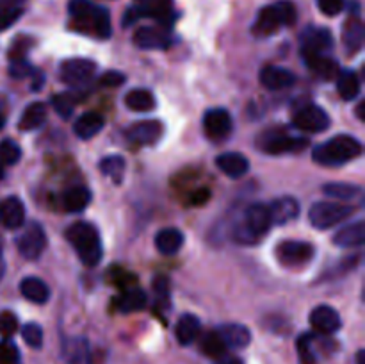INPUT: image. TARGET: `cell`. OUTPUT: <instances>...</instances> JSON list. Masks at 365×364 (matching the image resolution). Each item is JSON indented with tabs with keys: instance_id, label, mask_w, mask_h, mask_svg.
I'll return each mask as SVG.
<instances>
[{
	"instance_id": "cell-41",
	"label": "cell",
	"mask_w": 365,
	"mask_h": 364,
	"mask_svg": "<svg viewBox=\"0 0 365 364\" xmlns=\"http://www.w3.org/2000/svg\"><path fill=\"white\" fill-rule=\"evenodd\" d=\"M21 338L25 339L29 346L39 348L43 345V328L38 323H27L21 328Z\"/></svg>"
},
{
	"instance_id": "cell-21",
	"label": "cell",
	"mask_w": 365,
	"mask_h": 364,
	"mask_svg": "<svg viewBox=\"0 0 365 364\" xmlns=\"http://www.w3.org/2000/svg\"><path fill=\"white\" fill-rule=\"evenodd\" d=\"M216 166L230 178H241L242 175L248 173L250 170L248 159H246L242 153H237V152H227L217 156Z\"/></svg>"
},
{
	"instance_id": "cell-33",
	"label": "cell",
	"mask_w": 365,
	"mask_h": 364,
	"mask_svg": "<svg viewBox=\"0 0 365 364\" xmlns=\"http://www.w3.org/2000/svg\"><path fill=\"white\" fill-rule=\"evenodd\" d=\"M228 346L225 345V341L221 339L220 332L210 330L207 334H203V338L200 339V350H202L203 355L210 357V359H223L225 353H227Z\"/></svg>"
},
{
	"instance_id": "cell-43",
	"label": "cell",
	"mask_w": 365,
	"mask_h": 364,
	"mask_svg": "<svg viewBox=\"0 0 365 364\" xmlns=\"http://www.w3.org/2000/svg\"><path fill=\"white\" fill-rule=\"evenodd\" d=\"M18 328V318L9 310L0 313V335L4 338H11Z\"/></svg>"
},
{
	"instance_id": "cell-40",
	"label": "cell",
	"mask_w": 365,
	"mask_h": 364,
	"mask_svg": "<svg viewBox=\"0 0 365 364\" xmlns=\"http://www.w3.org/2000/svg\"><path fill=\"white\" fill-rule=\"evenodd\" d=\"M298 353L302 364H316V352H314V335L303 334L298 339Z\"/></svg>"
},
{
	"instance_id": "cell-50",
	"label": "cell",
	"mask_w": 365,
	"mask_h": 364,
	"mask_svg": "<svg viewBox=\"0 0 365 364\" xmlns=\"http://www.w3.org/2000/svg\"><path fill=\"white\" fill-rule=\"evenodd\" d=\"M356 364H365V352H364V350H359V353H356Z\"/></svg>"
},
{
	"instance_id": "cell-48",
	"label": "cell",
	"mask_w": 365,
	"mask_h": 364,
	"mask_svg": "<svg viewBox=\"0 0 365 364\" xmlns=\"http://www.w3.org/2000/svg\"><path fill=\"white\" fill-rule=\"evenodd\" d=\"M364 106H365V102L362 100V102L359 103V107H356V114H359V118L362 121H365V114H364Z\"/></svg>"
},
{
	"instance_id": "cell-36",
	"label": "cell",
	"mask_w": 365,
	"mask_h": 364,
	"mask_svg": "<svg viewBox=\"0 0 365 364\" xmlns=\"http://www.w3.org/2000/svg\"><path fill=\"white\" fill-rule=\"evenodd\" d=\"M323 193L337 200H353L362 195V188L356 184H349V182H330V184L323 186Z\"/></svg>"
},
{
	"instance_id": "cell-29",
	"label": "cell",
	"mask_w": 365,
	"mask_h": 364,
	"mask_svg": "<svg viewBox=\"0 0 365 364\" xmlns=\"http://www.w3.org/2000/svg\"><path fill=\"white\" fill-rule=\"evenodd\" d=\"M20 291L29 302L45 303L50 298V289L41 278L38 277H25L20 282Z\"/></svg>"
},
{
	"instance_id": "cell-37",
	"label": "cell",
	"mask_w": 365,
	"mask_h": 364,
	"mask_svg": "<svg viewBox=\"0 0 365 364\" xmlns=\"http://www.w3.org/2000/svg\"><path fill=\"white\" fill-rule=\"evenodd\" d=\"M100 171L113 178L114 184H121L125 175V159L121 156H107L100 161Z\"/></svg>"
},
{
	"instance_id": "cell-26",
	"label": "cell",
	"mask_w": 365,
	"mask_h": 364,
	"mask_svg": "<svg viewBox=\"0 0 365 364\" xmlns=\"http://www.w3.org/2000/svg\"><path fill=\"white\" fill-rule=\"evenodd\" d=\"M184 245V234L178 228H163L155 236V248L164 256H173Z\"/></svg>"
},
{
	"instance_id": "cell-34",
	"label": "cell",
	"mask_w": 365,
	"mask_h": 364,
	"mask_svg": "<svg viewBox=\"0 0 365 364\" xmlns=\"http://www.w3.org/2000/svg\"><path fill=\"white\" fill-rule=\"evenodd\" d=\"M337 89L344 100H355L360 95V79L355 71L344 70L337 75Z\"/></svg>"
},
{
	"instance_id": "cell-52",
	"label": "cell",
	"mask_w": 365,
	"mask_h": 364,
	"mask_svg": "<svg viewBox=\"0 0 365 364\" xmlns=\"http://www.w3.org/2000/svg\"><path fill=\"white\" fill-rule=\"evenodd\" d=\"M4 123H6V118H4V116H2V114H0V128H2V127H4Z\"/></svg>"
},
{
	"instance_id": "cell-5",
	"label": "cell",
	"mask_w": 365,
	"mask_h": 364,
	"mask_svg": "<svg viewBox=\"0 0 365 364\" xmlns=\"http://www.w3.org/2000/svg\"><path fill=\"white\" fill-rule=\"evenodd\" d=\"M271 228L269 209L266 203H252L242 214L241 221L235 223L234 238L235 241L252 245L257 243L264 234H267Z\"/></svg>"
},
{
	"instance_id": "cell-23",
	"label": "cell",
	"mask_w": 365,
	"mask_h": 364,
	"mask_svg": "<svg viewBox=\"0 0 365 364\" xmlns=\"http://www.w3.org/2000/svg\"><path fill=\"white\" fill-rule=\"evenodd\" d=\"M146 303H148V296L143 289L139 288H130L125 289L116 300H114V307L120 313H134V310L145 309Z\"/></svg>"
},
{
	"instance_id": "cell-16",
	"label": "cell",
	"mask_w": 365,
	"mask_h": 364,
	"mask_svg": "<svg viewBox=\"0 0 365 364\" xmlns=\"http://www.w3.org/2000/svg\"><path fill=\"white\" fill-rule=\"evenodd\" d=\"M134 43L143 50H166L171 46V36L163 29L139 27L134 34Z\"/></svg>"
},
{
	"instance_id": "cell-32",
	"label": "cell",
	"mask_w": 365,
	"mask_h": 364,
	"mask_svg": "<svg viewBox=\"0 0 365 364\" xmlns=\"http://www.w3.org/2000/svg\"><path fill=\"white\" fill-rule=\"evenodd\" d=\"M64 357L70 364H91L89 345L84 338H73L64 345Z\"/></svg>"
},
{
	"instance_id": "cell-8",
	"label": "cell",
	"mask_w": 365,
	"mask_h": 364,
	"mask_svg": "<svg viewBox=\"0 0 365 364\" xmlns=\"http://www.w3.org/2000/svg\"><path fill=\"white\" fill-rule=\"evenodd\" d=\"M292 123L299 131L317 134L330 127V116L323 107L316 106V103H307L292 114Z\"/></svg>"
},
{
	"instance_id": "cell-1",
	"label": "cell",
	"mask_w": 365,
	"mask_h": 364,
	"mask_svg": "<svg viewBox=\"0 0 365 364\" xmlns=\"http://www.w3.org/2000/svg\"><path fill=\"white\" fill-rule=\"evenodd\" d=\"M68 11L71 16V25L78 32L107 39L113 34L110 29L109 11L102 6H96L91 0H70Z\"/></svg>"
},
{
	"instance_id": "cell-19",
	"label": "cell",
	"mask_w": 365,
	"mask_h": 364,
	"mask_svg": "<svg viewBox=\"0 0 365 364\" xmlns=\"http://www.w3.org/2000/svg\"><path fill=\"white\" fill-rule=\"evenodd\" d=\"M267 209H269L271 225H285L298 218L299 202L294 196H284V198L274 200L271 206H267Z\"/></svg>"
},
{
	"instance_id": "cell-22",
	"label": "cell",
	"mask_w": 365,
	"mask_h": 364,
	"mask_svg": "<svg viewBox=\"0 0 365 364\" xmlns=\"http://www.w3.org/2000/svg\"><path fill=\"white\" fill-rule=\"evenodd\" d=\"M365 241V221H355L351 225H344L334 236V245L341 248H353L364 245Z\"/></svg>"
},
{
	"instance_id": "cell-9",
	"label": "cell",
	"mask_w": 365,
	"mask_h": 364,
	"mask_svg": "<svg viewBox=\"0 0 365 364\" xmlns=\"http://www.w3.org/2000/svg\"><path fill=\"white\" fill-rule=\"evenodd\" d=\"M334 36L328 29L309 27L302 34V56H330Z\"/></svg>"
},
{
	"instance_id": "cell-28",
	"label": "cell",
	"mask_w": 365,
	"mask_h": 364,
	"mask_svg": "<svg viewBox=\"0 0 365 364\" xmlns=\"http://www.w3.org/2000/svg\"><path fill=\"white\" fill-rule=\"evenodd\" d=\"M303 61L307 63V66L314 71V74L319 75L321 79H337L339 75V64L337 61L331 59L330 56H305Z\"/></svg>"
},
{
	"instance_id": "cell-42",
	"label": "cell",
	"mask_w": 365,
	"mask_h": 364,
	"mask_svg": "<svg viewBox=\"0 0 365 364\" xmlns=\"http://www.w3.org/2000/svg\"><path fill=\"white\" fill-rule=\"evenodd\" d=\"M9 74L13 75L14 79H25V77H31V75L38 74L34 66L31 63H27L25 59H13L11 61V66H9Z\"/></svg>"
},
{
	"instance_id": "cell-35",
	"label": "cell",
	"mask_w": 365,
	"mask_h": 364,
	"mask_svg": "<svg viewBox=\"0 0 365 364\" xmlns=\"http://www.w3.org/2000/svg\"><path fill=\"white\" fill-rule=\"evenodd\" d=\"M125 106L130 111H138V113H146V111L155 107V98L148 89H132L125 96Z\"/></svg>"
},
{
	"instance_id": "cell-11",
	"label": "cell",
	"mask_w": 365,
	"mask_h": 364,
	"mask_svg": "<svg viewBox=\"0 0 365 364\" xmlns=\"http://www.w3.org/2000/svg\"><path fill=\"white\" fill-rule=\"evenodd\" d=\"M277 257L284 266L298 268L312 261L314 257V246L307 241H294L289 239L278 245Z\"/></svg>"
},
{
	"instance_id": "cell-47",
	"label": "cell",
	"mask_w": 365,
	"mask_h": 364,
	"mask_svg": "<svg viewBox=\"0 0 365 364\" xmlns=\"http://www.w3.org/2000/svg\"><path fill=\"white\" fill-rule=\"evenodd\" d=\"M207 200H209V191H207V189H200V191H196L195 195H192V203H196V206L207 202Z\"/></svg>"
},
{
	"instance_id": "cell-46",
	"label": "cell",
	"mask_w": 365,
	"mask_h": 364,
	"mask_svg": "<svg viewBox=\"0 0 365 364\" xmlns=\"http://www.w3.org/2000/svg\"><path fill=\"white\" fill-rule=\"evenodd\" d=\"M125 82V75L120 74V71H107V74L102 75L100 79V84L109 86V88H116V86H121Z\"/></svg>"
},
{
	"instance_id": "cell-10",
	"label": "cell",
	"mask_w": 365,
	"mask_h": 364,
	"mask_svg": "<svg viewBox=\"0 0 365 364\" xmlns=\"http://www.w3.org/2000/svg\"><path fill=\"white\" fill-rule=\"evenodd\" d=\"M16 246L18 252H20L25 259H38L46 246V234L45 231H43L41 225L36 223V221L27 225L25 231L20 234V238L16 239Z\"/></svg>"
},
{
	"instance_id": "cell-7",
	"label": "cell",
	"mask_w": 365,
	"mask_h": 364,
	"mask_svg": "<svg viewBox=\"0 0 365 364\" xmlns=\"http://www.w3.org/2000/svg\"><path fill=\"white\" fill-rule=\"evenodd\" d=\"M353 214V207L346 206V203L339 202H317L310 207L309 218L310 223L317 228V231H327V228L335 227V225L342 223L346 218Z\"/></svg>"
},
{
	"instance_id": "cell-49",
	"label": "cell",
	"mask_w": 365,
	"mask_h": 364,
	"mask_svg": "<svg viewBox=\"0 0 365 364\" xmlns=\"http://www.w3.org/2000/svg\"><path fill=\"white\" fill-rule=\"evenodd\" d=\"M4 268H6V263H4V253H2V245H0V278L4 275Z\"/></svg>"
},
{
	"instance_id": "cell-14",
	"label": "cell",
	"mask_w": 365,
	"mask_h": 364,
	"mask_svg": "<svg viewBox=\"0 0 365 364\" xmlns=\"http://www.w3.org/2000/svg\"><path fill=\"white\" fill-rule=\"evenodd\" d=\"M232 127H234V121H232L228 111L225 109H210L203 116V131H205L207 138L214 139V141L228 138Z\"/></svg>"
},
{
	"instance_id": "cell-44",
	"label": "cell",
	"mask_w": 365,
	"mask_h": 364,
	"mask_svg": "<svg viewBox=\"0 0 365 364\" xmlns=\"http://www.w3.org/2000/svg\"><path fill=\"white\" fill-rule=\"evenodd\" d=\"M20 353L18 348L11 341L0 343V364H18Z\"/></svg>"
},
{
	"instance_id": "cell-25",
	"label": "cell",
	"mask_w": 365,
	"mask_h": 364,
	"mask_svg": "<svg viewBox=\"0 0 365 364\" xmlns=\"http://www.w3.org/2000/svg\"><path fill=\"white\" fill-rule=\"evenodd\" d=\"M106 125V120H103L102 114L95 113V111H89V113H84L73 125V132L81 139H91L93 136L98 134L100 131Z\"/></svg>"
},
{
	"instance_id": "cell-30",
	"label": "cell",
	"mask_w": 365,
	"mask_h": 364,
	"mask_svg": "<svg viewBox=\"0 0 365 364\" xmlns=\"http://www.w3.org/2000/svg\"><path fill=\"white\" fill-rule=\"evenodd\" d=\"M91 203V191L84 186L70 188L63 195V206L68 213H81Z\"/></svg>"
},
{
	"instance_id": "cell-6",
	"label": "cell",
	"mask_w": 365,
	"mask_h": 364,
	"mask_svg": "<svg viewBox=\"0 0 365 364\" xmlns=\"http://www.w3.org/2000/svg\"><path fill=\"white\" fill-rule=\"evenodd\" d=\"M257 146L262 152L271 153V156H280L285 152H302L309 146V139L291 136L280 128H269L264 131L257 139Z\"/></svg>"
},
{
	"instance_id": "cell-2",
	"label": "cell",
	"mask_w": 365,
	"mask_h": 364,
	"mask_svg": "<svg viewBox=\"0 0 365 364\" xmlns=\"http://www.w3.org/2000/svg\"><path fill=\"white\" fill-rule=\"evenodd\" d=\"M362 153V143L348 134H339L328 139L323 145L316 146L312 152V159L321 166L335 168L356 159Z\"/></svg>"
},
{
	"instance_id": "cell-39",
	"label": "cell",
	"mask_w": 365,
	"mask_h": 364,
	"mask_svg": "<svg viewBox=\"0 0 365 364\" xmlns=\"http://www.w3.org/2000/svg\"><path fill=\"white\" fill-rule=\"evenodd\" d=\"M75 103H77V100H75L70 93H57L52 98V107L56 109V113L59 114L61 118H64V120L71 116V113H73L75 109Z\"/></svg>"
},
{
	"instance_id": "cell-13",
	"label": "cell",
	"mask_w": 365,
	"mask_h": 364,
	"mask_svg": "<svg viewBox=\"0 0 365 364\" xmlns=\"http://www.w3.org/2000/svg\"><path fill=\"white\" fill-rule=\"evenodd\" d=\"M364 39L365 29L359 14V4H355V11L349 13L348 20L344 21V27H342V45H344L346 54L355 56L356 52H360L364 46Z\"/></svg>"
},
{
	"instance_id": "cell-3",
	"label": "cell",
	"mask_w": 365,
	"mask_h": 364,
	"mask_svg": "<svg viewBox=\"0 0 365 364\" xmlns=\"http://www.w3.org/2000/svg\"><path fill=\"white\" fill-rule=\"evenodd\" d=\"M66 239L77 252L78 259L86 266H96L102 259V241L95 225L88 221H77L66 231Z\"/></svg>"
},
{
	"instance_id": "cell-45",
	"label": "cell",
	"mask_w": 365,
	"mask_h": 364,
	"mask_svg": "<svg viewBox=\"0 0 365 364\" xmlns=\"http://www.w3.org/2000/svg\"><path fill=\"white\" fill-rule=\"evenodd\" d=\"M317 6L327 16H337L344 9V0H317Z\"/></svg>"
},
{
	"instance_id": "cell-18",
	"label": "cell",
	"mask_w": 365,
	"mask_h": 364,
	"mask_svg": "<svg viewBox=\"0 0 365 364\" xmlns=\"http://www.w3.org/2000/svg\"><path fill=\"white\" fill-rule=\"evenodd\" d=\"M260 84L264 88L271 89V91H278V89H287L294 86L296 77L292 71L287 68H278V66H264L260 70Z\"/></svg>"
},
{
	"instance_id": "cell-15",
	"label": "cell",
	"mask_w": 365,
	"mask_h": 364,
	"mask_svg": "<svg viewBox=\"0 0 365 364\" xmlns=\"http://www.w3.org/2000/svg\"><path fill=\"white\" fill-rule=\"evenodd\" d=\"M163 134L164 127L157 120L138 121V123L130 125L127 131V138L135 145H153L163 138Z\"/></svg>"
},
{
	"instance_id": "cell-4",
	"label": "cell",
	"mask_w": 365,
	"mask_h": 364,
	"mask_svg": "<svg viewBox=\"0 0 365 364\" xmlns=\"http://www.w3.org/2000/svg\"><path fill=\"white\" fill-rule=\"evenodd\" d=\"M296 6L289 0H280L271 6L260 9L259 16H257L255 24H253L252 32L257 38H267V36L274 34L278 29L289 27L296 21Z\"/></svg>"
},
{
	"instance_id": "cell-51",
	"label": "cell",
	"mask_w": 365,
	"mask_h": 364,
	"mask_svg": "<svg viewBox=\"0 0 365 364\" xmlns=\"http://www.w3.org/2000/svg\"><path fill=\"white\" fill-rule=\"evenodd\" d=\"M221 364H242V360L241 359H235V357H232V359L223 360V363H221Z\"/></svg>"
},
{
	"instance_id": "cell-24",
	"label": "cell",
	"mask_w": 365,
	"mask_h": 364,
	"mask_svg": "<svg viewBox=\"0 0 365 364\" xmlns=\"http://www.w3.org/2000/svg\"><path fill=\"white\" fill-rule=\"evenodd\" d=\"M220 335L230 348H245L252 341V332L241 323H227L220 328Z\"/></svg>"
},
{
	"instance_id": "cell-17",
	"label": "cell",
	"mask_w": 365,
	"mask_h": 364,
	"mask_svg": "<svg viewBox=\"0 0 365 364\" xmlns=\"http://www.w3.org/2000/svg\"><path fill=\"white\" fill-rule=\"evenodd\" d=\"M310 323L319 334H334L341 328L342 321L337 310L330 305H319L310 314Z\"/></svg>"
},
{
	"instance_id": "cell-38",
	"label": "cell",
	"mask_w": 365,
	"mask_h": 364,
	"mask_svg": "<svg viewBox=\"0 0 365 364\" xmlns=\"http://www.w3.org/2000/svg\"><path fill=\"white\" fill-rule=\"evenodd\" d=\"M21 148L13 139H4L0 143V166H13L20 161Z\"/></svg>"
},
{
	"instance_id": "cell-27",
	"label": "cell",
	"mask_w": 365,
	"mask_h": 364,
	"mask_svg": "<svg viewBox=\"0 0 365 364\" xmlns=\"http://www.w3.org/2000/svg\"><path fill=\"white\" fill-rule=\"evenodd\" d=\"M200 330H202V325L200 320L195 314H182L177 321V328H175V334L180 345L187 346L191 343H195V339H198Z\"/></svg>"
},
{
	"instance_id": "cell-31",
	"label": "cell",
	"mask_w": 365,
	"mask_h": 364,
	"mask_svg": "<svg viewBox=\"0 0 365 364\" xmlns=\"http://www.w3.org/2000/svg\"><path fill=\"white\" fill-rule=\"evenodd\" d=\"M46 121V106L43 102H34L31 106H27V109L24 111L20 118V131H36V128L41 127Z\"/></svg>"
},
{
	"instance_id": "cell-20",
	"label": "cell",
	"mask_w": 365,
	"mask_h": 364,
	"mask_svg": "<svg viewBox=\"0 0 365 364\" xmlns=\"http://www.w3.org/2000/svg\"><path fill=\"white\" fill-rule=\"evenodd\" d=\"M25 206L18 196H9L0 203V221L6 228H18L24 225Z\"/></svg>"
},
{
	"instance_id": "cell-12",
	"label": "cell",
	"mask_w": 365,
	"mask_h": 364,
	"mask_svg": "<svg viewBox=\"0 0 365 364\" xmlns=\"http://www.w3.org/2000/svg\"><path fill=\"white\" fill-rule=\"evenodd\" d=\"M96 71V64L89 59H82V57H73V59H66L61 64V79L63 82L70 86H82L88 81H91V77Z\"/></svg>"
}]
</instances>
